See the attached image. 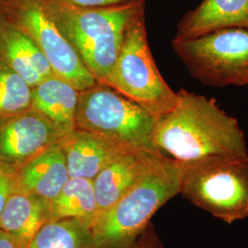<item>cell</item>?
<instances>
[{"instance_id": "obj_1", "label": "cell", "mask_w": 248, "mask_h": 248, "mask_svg": "<svg viewBox=\"0 0 248 248\" xmlns=\"http://www.w3.org/2000/svg\"><path fill=\"white\" fill-rule=\"evenodd\" d=\"M176 107L155 118L153 148L180 162L208 156L248 157L246 135L238 121L214 98L186 89L177 91Z\"/></svg>"}, {"instance_id": "obj_2", "label": "cell", "mask_w": 248, "mask_h": 248, "mask_svg": "<svg viewBox=\"0 0 248 248\" xmlns=\"http://www.w3.org/2000/svg\"><path fill=\"white\" fill-rule=\"evenodd\" d=\"M62 35L95 80L106 84L115 64L125 31L146 2L108 7H83L71 0H45Z\"/></svg>"}, {"instance_id": "obj_3", "label": "cell", "mask_w": 248, "mask_h": 248, "mask_svg": "<svg viewBox=\"0 0 248 248\" xmlns=\"http://www.w3.org/2000/svg\"><path fill=\"white\" fill-rule=\"evenodd\" d=\"M182 172L183 162L157 153L138 181L97 217L92 225L96 248H114L136 239L155 213L179 194Z\"/></svg>"}, {"instance_id": "obj_4", "label": "cell", "mask_w": 248, "mask_h": 248, "mask_svg": "<svg viewBox=\"0 0 248 248\" xmlns=\"http://www.w3.org/2000/svg\"><path fill=\"white\" fill-rule=\"evenodd\" d=\"M179 194L225 223L248 218V156L183 162Z\"/></svg>"}, {"instance_id": "obj_5", "label": "cell", "mask_w": 248, "mask_h": 248, "mask_svg": "<svg viewBox=\"0 0 248 248\" xmlns=\"http://www.w3.org/2000/svg\"><path fill=\"white\" fill-rule=\"evenodd\" d=\"M105 85L155 118L168 113L177 105V93L163 78L151 52L145 9L139 11L129 23Z\"/></svg>"}, {"instance_id": "obj_6", "label": "cell", "mask_w": 248, "mask_h": 248, "mask_svg": "<svg viewBox=\"0 0 248 248\" xmlns=\"http://www.w3.org/2000/svg\"><path fill=\"white\" fill-rule=\"evenodd\" d=\"M155 122L150 112L107 85L96 82L79 90L78 129L133 148L155 151L151 142Z\"/></svg>"}, {"instance_id": "obj_7", "label": "cell", "mask_w": 248, "mask_h": 248, "mask_svg": "<svg viewBox=\"0 0 248 248\" xmlns=\"http://www.w3.org/2000/svg\"><path fill=\"white\" fill-rule=\"evenodd\" d=\"M187 71L206 86H247L248 30L225 28L190 39L172 41Z\"/></svg>"}, {"instance_id": "obj_8", "label": "cell", "mask_w": 248, "mask_h": 248, "mask_svg": "<svg viewBox=\"0 0 248 248\" xmlns=\"http://www.w3.org/2000/svg\"><path fill=\"white\" fill-rule=\"evenodd\" d=\"M0 15L38 45L57 77L78 90L97 82L49 15L45 0H1Z\"/></svg>"}, {"instance_id": "obj_9", "label": "cell", "mask_w": 248, "mask_h": 248, "mask_svg": "<svg viewBox=\"0 0 248 248\" xmlns=\"http://www.w3.org/2000/svg\"><path fill=\"white\" fill-rule=\"evenodd\" d=\"M65 135L31 107L0 123V164L18 169L59 142Z\"/></svg>"}, {"instance_id": "obj_10", "label": "cell", "mask_w": 248, "mask_h": 248, "mask_svg": "<svg viewBox=\"0 0 248 248\" xmlns=\"http://www.w3.org/2000/svg\"><path fill=\"white\" fill-rule=\"evenodd\" d=\"M69 176L93 180L108 164L133 148L97 133L74 129L59 141Z\"/></svg>"}, {"instance_id": "obj_11", "label": "cell", "mask_w": 248, "mask_h": 248, "mask_svg": "<svg viewBox=\"0 0 248 248\" xmlns=\"http://www.w3.org/2000/svg\"><path fill=\"white\" fill-rule=\"evenodd\" d=\"M157 153L145 149L129 150L98 173L93 179V186L99 214L112 207L138 181Z\"/></svg>"}, {"instance_id": "obj_12", "label": "cell", "mask_w": 248, "mask_h": 248, "mask_svg": "<svg viewBox=\"0 0 248 248\" xmlns=\"http://www.w3.org/2000/svg\"><path fill=\"white\" fill-rule=\"evenodd\" d=\"M14 169L18 189L49 202L58 195L70 177L59 142Z\"/></svg>"}, {"instance_id": "obj_13", "label": "cell", "mask_w": 248, "mask_h": 248, "mask_svg": "<svg viewBox=\"0 0 248 248\" xmlns=\"http://www.w3.org/2000/svg\"><path fill=\"white\" fill-rule=\"evenodd\" d=\"M0 59L31 87L55 75L35 43L0 15Z\"/></svg>"}, {"instance_id": "obj_14", "label": "cell", "mask_w": 248, "mask_h": 248, "mask_svg": "<svg viewBox=\"0 0 248 248\" xmlns=\"http://www.w3.org/2000/svg\"><path fill=\"white\" fill-rule=\"evenodd\" d=\"M225 28L248 30V0H203L180 19L174 39H190Z\"/></svg>"}, {"instance_id": "obj_15", "label": "cell", "mask_w": 248, "mask_h": 248, "mask_svg": "<svg viewBox=\"0 0 248 248\" xmlns=\"http://www.w3.org/2000/svg\"><path fill=\"white\" fill-rule=\"evenodd\" d=\"M49 221L50 202L16 187L4 206L0 230L15 237L27 248L36 232Z\"/></svg>"}, {"instance_id": "obj_16", "label": "cell", "mask_w": 248, "mask_h": 248, "mask_svg": "<svg viewBox=\"0 0 248 248\" xmlns=\"http://www.w3.org/2000/svg\"><path fill=\"white\" fill-rule=\"evenodd\" d=\"M79 90L53 75L32 88V105L63 134L76 129Z\"/></svg>"}, {"instance_id": "obj_17", "label": "cell", "mask_w": 248, "mask_h": 248, "mask_svg": "<svg viewBox=\"0 0 248 248\" xmlns=\"http://www.w3.org/2000/svg\"><path fill=\"white\" fill-rule=\"evenodd\" d=\"M99 214L93 180L69 177L64 186L50 202V221L79 219L92 222Z\"/></svg>"}, {"instance_id": "obj_18", "label": "cell", "mask_w": 248, "mask_h": 248, "mask_svg": "<svg viewBox=\"0 0 248 248\" xmlns=\"http://www.w3.org/2000/svg\"><path fill=\"white\" fill-rule=\"evenodd\" d=\"M27 248H97L92 222L79 219L49 221L36 232Z\"/></svg>"}, {"instance_id": "obj_19", "label": "cell", "mask_w": 248, "mask_h": 248, "mask_svg": "<svg viewBox=\"0 0 248 248\" xmlns=\"http://www.w3.org/2000/svg\"><path fill=\"white\" fill-rule=\"evenodd\" d=\"M32 88L0 59V123L28 110Z\"/></svg>"}, {"instance_id": "obj_20", "label": "cell", "mask_w": 248, "mask_h": 248, "mask_svg": "<svg viewBox=\"0 0 248 248\" xmlns=\"http://www.w3.org/2000/svg\"><path fill=\"white\" fill-rule=\"evenodd\" d=\"M15 188V169L0 164V217L9 196Z\"/></svg>"}, {"instance_id": "obj_21", "label": "cell", "mask_w": 248, "mask_h": 248, "mask_svg": "<svg viewBox=\"0 0 248 248\" xmlns=\"http://www.w3.org/2000/svg\"><path fill=\"white\" fill-rule=\"evenodd\" d=\"M146 229L132 243L109 248H162L154 232H148Z\"/></svg>"}, {"instance_id": "obj_22", "label": "cell", "mask_w": 248, "mask_h": 248, "mask_svg": "<svg viewBox=\"0 0 248 248\" xmlns=\"http://www.w3.org/2000/svg\"><path fill=\"white\" fill-rule=\"evenodd\" d=\"M77 5L83 7H108L113 5H124L135 2H146L148 0H71Z\"/></svg>"}, {"instance_id": "obj_23", "label": "cell", "mask_w": 248, "mask_h": 248, "mask_svg": "<svg viewBox=\"0 0 248 248\" xmlns=\"http://www.w3.org/2000/svg\"><path fill=\"white\" fill-rule=\"evenodd\" d=\"M0 248H26L18 240L0 230Z\"/></svg>"}, {"instance_id": "obj_24", "label": "cell", "mask_w": 248, "mask_h": 248, "mask_svg": "<svg viewBox=\"0 0 248 248\" xmlns=\"http://www.w3.org/2000/svg\"><path fill=\"white\" fill-rule=\"evenodd\" d=\"M247 86H248V83H247Z\"/></svg>"}, {"instance_id": "obj_25", "label": "cell", "mask_w": 248, "mask_h": 248, "mask_svg": "<svg viewBox=\"0 0 248 248\" xmlns=\"http://www.w3.org/2000/svg\"><path fill=\"white\" fill-rule=\"evenodd\" d=\"M0 1H1V0H0Z\"/></svg>"}]
</instances>
